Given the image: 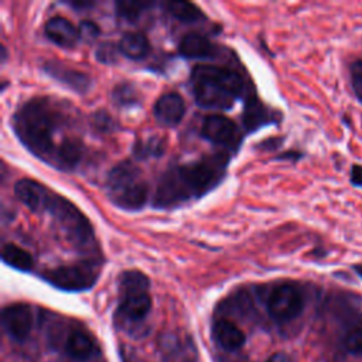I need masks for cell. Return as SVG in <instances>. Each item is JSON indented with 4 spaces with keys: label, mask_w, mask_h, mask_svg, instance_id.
<instances>
[{
    "label": "cell",
    "mask_w": 362,
    "mask_h": 362,
    "mask_svg": "<svg viewBox=\"0 0 362 362\" xmlns=\"http://www.w3.org/2000/svg\"><path fill=\"white\" fill-rule=\"evenodd\" d=\"M351 74H352V86H354L355 95L362 102V61H356L352 64Z\"/></svg>",
    "instance_id": "484cf974"
},
{
    "label": "cell",
    "mask_w": 362,
    "mask_h": 362,
    "mask_svg": "<svg viewBox=\"0 0 362 362\" xmlns=\"http://www.w3.org/2000/svg\"><path fill=\"white\" fill-rule=\"evenodd\" d=\"M42 69L48 76L62 83L64 86L72 89L78 93H86L90 89L92 81L90 76L79 69L68 66L58 61H47L42 65Z\"/></svg>",
    "instance_id": "8fae6325"
},
{
    "label": "cell",
    "mask_w": 362,
    "mask_h": 362,
    "mask_svg": "<svg viewBox=\"0 0 362 362\" xmlns=\"http://www.w3.org/2000/svg\"><path fill=\"white\" fill-rule=\"evenodd\" d=\"M151 6V3L147 1H139V0H122L115 3L116 14L126 20V21H136L141 17V14Z\"/></svg>",
    "instance_id": "7402d4cb"
},
{
    "label": "cell",
    "mask_w": 362,
    "mask_h": 362,
    "mask_svg": "<svg viewBox=\"0 0 362 362\" xmlns=\"http://www.w3.org/2000/svg\"><path fill=\"white\" fill-rule=\"evenodd\" d=\"M354 269H355V272L359 274V277L362 279V264H356V266H354Z\"/></svg>",
    "instance_id": "1f68e13d"
},
{
    "label": "cell",
    "mask_w": 362,
    "mask_h": 362,
    "mask_svg": "<svg viewBox=\"0 0 362 362\" xmlns=\"http://www.w3.org/2000/svg\"><path fill=\"white\" fill-rule=\"evenodd\" d=\"M201 134L209 143L228 150L239 148V144L242 140V136L236 123L232 119L218 113L208 115L202 120Z\"/></svg>",
    "instance_id": "9c48e42d"
},
{
    "label": "cell",
    "mask_w": 362,
    "mask_h": 362,
    "mask_svg": "<svg viewBox=\"0 0 362 362\" xmlns=\"http://www.w3.org/2000/svg\"><path fill=\"white\" fill-rule=\"evenodd\" d=\"M195 102L211 110H229L245 92V81L232 68L197 65L191 72Z\"/></svg>",
    "instance_id": "3957f363"
},
{
    "label": "cell",
    "mask_w": 362,
    "mask_h": 362,
    "mask_svg": "<svg viewBox=\"0 0 362 362\" xmlns=\"http://www.w3.org/2000/svg\"><path fill=\"white\" fill-rule=\"evenodd\" d=\"M351 181L355 185H362V165H354L351 171Z\"/></svg>",
    "instance_id": "f546056e"
},
{
    "label": "cell",
    "mask_w": 362,
    "mask_h": 362,
    "mask_svg": "<svg viewBox=\"0 0 362 362\" xmlns=\"http://www.w3.org/2000/svg\"><path fill=\"white\" fill-rule=\"evenodd\" d=\"M92 123L99 132H106V130L112 129L113 120L110 119V116L106 112H96L92 117Z\"/></svg>",
    "instance_id": "f1b7e54d"
},
{
    "label": "cell",
    "mask_w": 362,
    "mask_h": 362,
    "mask_svg": "<svg viewBox=\"0 0 362 362\" xmlns=\"http://www.w3.org/2000/svg\"><path fill=\"white\" fill-rule=\"evenodd\" d=\"M105 191L115 206L129 212L144 208L148 198V185L141 170L129 160L116 164L109 171Z\"/></svg>",
    "instance_id": "5b68a950"
},
{
    "label": "cell",
    "mask_w": 362,
    "mask_h": 362,
    "mask_svg": "<svg viewBox=\"0 0 362 362\" xmlns=\"http://www.w3.org/2000/svg\"><path fill=\"white\" fill-rule=\"evenodd\" d=\"M1 324L4 331L16 341H23L28 337L33 328V310L28 304L17 303L3 308Z\"/></svg>",
    "instance_id": "30bf717a"
},
{
    "label": "cell",
    "mask_w": 362,
    "mask_h": 362,
    "mask_svg": "<svg viewBox=\"0 0 362 362\" xmlns=\"http://www.w3.org/2000/svg\"><path fill=\"white\" fill-rule=\"evenodd\" d=\"M153 113L158 123L167 127H174L185 115V102L177 92L164 93L156 100Z\"/></svg>",
    "instance_id": "4fadbf2b"
},
{
    "label": "cell",
    "mask_w": 362,
    "mask_h": 362,
    "mask_svg": "<svg viewBox=\"0 0 362 362\" xmlns=\"http://www.w3.org/2000/svg\"><path fill=\"white\" fill-rule=\"evenodd\" d=\"M112 96H113L115 102L119 106H123V107L136 106V103H139V95H137L134 86H132L130 83H120V85H117L113 89Z\"/></svg>",
    "instance_id": "d4e9b609"
},
{
    "label": "cell",
    "mask_w": 362,
    "mask_h": 362,
    "mask_svg": "<svg viewBox=\"0 0 362 362\" xmlns=\"http://www.w3.org/2000/svg\"><path fill=\"white\" fill-rule=\"evenodd\" d=\"M74 119L68 107L51 98H33L11 117V127L20 143L37 158L54 167L59 144L74 134H65Z\"/></svg>",
    "instance_id": "6da1fadb"
},
{
    "label": "cell",
    "mask_w": 362,
    "mask_h": 362,
    "mask_svg": "<svg viewBox=\"0 0 362 362\" xmlns=\"http://www.w3.org/2000/svg\"><path fill=\"white\" fill-rule=\"evenodd\" d=\"M229 156L223 151L199 160L168 167L158 178L153 204L171 209L195 201L212 191L226 175Z\"/></svg>",
    "instance_id": "7a4b0ae2"
},
{
    "label": "cell",
    "mask_w": 362,
    "mask_h": 362,
    "mask_svg": "<svg viewBox=\"0 0 362 362\" xmlns=\"http://www.w3.org/2000/svg\"><path fill=\"white\" fill-rule=\"evenodd\" d=\"M1 259L6 264L20 272H30L34 266V259L30 252L16 243H4L1 247Z\"/></svg>",
    "instance_id": "ac0fdd59"
},
{
    "label": "cell",
    "mask_w": 362,
    "mask_h": 362,
    "mask_svg": "<svg viewBox=\"0 0 362 362\" xmlns=\"http://www.w3.org/2000/svg\"><path fill=\"white\" fill-rule=\"evenodd\" d=\"M117 49L129 59H143L150 51V42L141 33H126L120 37Z\"/></svg>",
    "instance_id": "e0dca14e"
},
{
    "label": "cell",
    "mask_w": 362,
    "mask_h": 362,
    "mask_svg": "<svg viewBox=\"0 0 362 362\" xmlns=\"http://www.w3.org/2000/svg\"><path fill=\"white\" fill-rule=\"evenodd\" d=\"M95 351V342L89 334L75 329L66 339V352L76 359H86Z\"/></svg>",
    "instance_id": "d6986e66"
},
{
    "label": "cell",
    "mask_w": 362,
    "mask_h": 362,
    "mask_svg": "<svg viewBox=\"0 0 362 362\" xmlns=\"http://www.w3.org/2000/svg\"><path fill=\"white\" fill-rule=\"evenodd\" d=\"M148 287V277L139 270H124L120 274L116 322L136 325L146 320L151 310Z\"/></svg>",
    "instance_id": "8992f818"
},
{
    "label": "cell",
    "mask_w": 362,
    "mask_h": 362,
    "mask_svg": "<svg viewBox=\"0 0 362 362\" xmlns=\"http://www.w3.org/2000/svg\"><path fill=\"white\" fill-rule=\"evenodd\" d=\"M41 277L59 290L83 291L96 283L99 277V260L85 259L78 263L57 266L45 270Z\"/></svg>",
    "instance_id": "52a82bcc"
},
{
    "label": "cell",
    "mask_w": 362,
    "mask_h": 362,
    "mask_svg": "<svg viewBox=\"0 0 362 362\" xmlns=\"http://www.w3.org/2000/svg\"><path fill=\"white\" fill-rule=\"evenodd\" d=\"M96 59L103 64H112L116 61V51L113 44L105 42L96 49Z\"/></svg>",
    "instance_id": "4316f807"
},
{
    "label": "cell",
    "mask_w": 362,
    "mask_h": 362,
    "mask_svg": "<svg viewBox=\"0 0 362 362\" xmlns=\"http://www.w3.org/2000/svg\"><path fill=\"white\" fill-rule=\"evenodd\" d=\"M212 334L216 342L226 351H236L245 344L243 331L229 320L219 318L214 322Z\"/></svg>",
    "instance_id": "2e32d148"
},
{
    "label": "cell",
    "mask_w": 362,
    "mask_h": 362,
    "mask_svg": "<svg viewBox=\"0 0 362 362\" xmlns=\"http://www.w3.org/2000/svg\"><path fill=\"white\" fill-rule=\"evenodd\" d=\"M44 33L51 42L62 48H74L81 40L78 27H75L68 18L61 16H54L48 18L44 25Z\"/></svg>",
    "instance_id": "5bb4252c"
},
{
    "label": "cell",
    "mask_w": 362,
    "mask_h": 362,
    "mask_svg": "<svg viewBox=\"0 0 362 362\" xmlns=\"http://www.w3.org/2000/svg\"><path fill=\"white\" fill-rule=\"evenodd\" d=\"M45 212L49 214L57 232L75 250L86 255L98 250L90 222L71 201L59 194L51 192L42 214Z\"/></svg>",
    "instance_id": "277c9868"
},
{
    "label": "cell",
    "mask_w": 362,
    "mask_h": 362,
    "mask_svg": "<svg viewBox=\"0 0 362 362\" xmlns=\"http://www.w3.org/2000/svg\"><path fill=\"white\" fill-rule=\"evenodd\" d=\"M266 362H291V359L283 352H276L272 356H269V359Z\"/></svg>",
    "instance_id": "4dcf8cb0"
},
{
    "label": "cell",
    "mask_w": 362,
    "mask_h": 362,
    "mask_svg": "<svg viewBox=\"0 0 362 362\" xmlns=\"http://www.w3.org/2000/svg\"><path fill=\"white\" fill-rule=\"evenodd\" d=\"M182 57L191 59H205L212 58L216 54V45L202 34L189 33L185 34L178 45Z\"/></svg>",
    "instance_id": "9a60e30c"
},
{
    "label": "cell",
    "mask_w": 362,
    "mask_h": 362,
    "mask_svg": "<svg viewBox=\"0 0 362 362\" xmlns=\"http://www.w3.org/2000/svg\"><path fill=\"white\" fill-rule=\"evenodd\" d=\"M79 37L81 38H85V40H93L99 35V27L93 23V21H81L79 27Z\"/></svg>",
    "instance_id": "83f0119b"
},
{
    "label": "cell",
    "mask_w": 362,
    "mask_h": 362,
    "mask_svg": "<svg viewBox=\"0 0 362 362\" xmlns=\"http://www.w3.org/2000/svg\"><path fill=\"white\" fill-rule=\"evenodd\" d=\"M52 191L35 180L23 178L14 184L16 198L31 212L42 214Z\"/></svg>",
    "instance_id": "7c38bea8"
},
{
    "label": "cell",
    "mask_w": 362,
    "mask_h": 362,
    "mask_svg": "<svg viewBox=\"0 0 362 362\" xmlns=\"http://www.w3.org/2000/svg\"><path fill=\"white\" fill-rule=\"evenodd\" d=\"M164 141L156 137L148 140H139L134 147L133 153L139 160H144L147 157H160L164 153Z\"/></svg>",
    "instance_id": "603a6c76"
},
{
    "label": "cell",
    "mask_w": 362,
    "mask_h": 362,
    "mask_svg": "<svg viewBox=\"0 0 362 362\" xmlns=\"http://www.w3.org/2000/svg\"><path fill=\"white\" fill-rule=\"evenodd\" d=\"M245 126L247 130H256L260 126H264L266 123L273 122V115L267 107H264L260 102L257 100H250L245 109L243 115Z\"/></svg>",
    "instance_id": "ffe728a7"
},
{
    "label": "cell",
    "mask_w": 362,
    "mask_h": 362,
    "mask_svg": "<svg viewBox=\"0 0 362 362\" xmlns=\"http://www.w3.org/2000/svg\"><path fill=\"white\" fill-rule=\"evenodd\" d=\"M167 11L181 23H194L204 18L202 11L189 1H170L165 3Z\"/></svg>",
    "instance_id": "44dd1931"
},
{
    "label": "cell",
    "mask_w": 362,
    "mask_h": 362,
    "mask_svg": "<svg viewBox=\"0 0 362 362\" xmlns=\"http://www.w3.org/2000/svg\"><path fill=\"white\" fill-rule=\"evenodd\" d=\"M269 315L279 321L287 322L297 318L304 308V297L301 290L291 283L274 286L266 300Z\"/></svg>",
    "instance_id": "ba28073f"
},
{
    "label": "cell",
    "mask_w": 362,
    "mask_h": 362,
    "mask_svg": "<svg viewBox=\"0 0 362 362\" xmlns=\"http://www.w3.org/2000/svg\"><path fill=\"white\" fill-rule=\"evenodd\" d=\"M344 345L349 354L362 356V318L346 331Z\"/></svg>",
    "instance_id": "cb8c5ba5"
}]
</instances>
